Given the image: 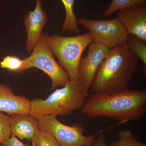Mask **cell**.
I'll use <instances>...</instances> for the list:
<instances>
[{"instance_id":"6da1fadb","label":"cell","mask_w":146,"mask_h":146,"mask_svg":"<svg viewBox=\"0 0 146 146\" xmlns=\"http://www.w3.org/2000/svg\"><path fill=\"white\" fill-rule=\"evenodd\" d=\"M90 118L113 119L121 123L143 119L146 114V89H129L112 95L91 94L81 109Z\"/></svg>"},{"instance_id":"7a4b0ae2","label":"cell","mask_w":146,"mask_h":146,"mask_svg":"<svg viewBox=\"0 0 146 146\" xmlns=\"http://www.w3.org/2000/svg\"><path fill=\"white\" fill-rule=\"evenodd\" d=\"M138 59L125 43L110 49L95 74L91 90L95 94L110 95L125 90L138 67Z\"/></svg>"},{"instance_id":"3957f363","label":"cell","mask_w":146,"mask_h":146,"mask_svg":"<svg viewBox=\"0 0 146 146\" xmlns=\"http://www.w3.org/2000/svg\"><path fill=\"white\" fill-rule=\"evenodd\" d=\"M62 87L56 89L46 99L31 101L29 114L36 118L46 115L67 116L81 109L88 94L79 82L69 79Z\"/></svg>"},{"instance_id":"277c9868","label":"cell","mask_w":146,"mask_h":146,"mask_svg":"<svg viewBox=\"0 0 146 146\" xmlns=\"http://www.w3.org/2000/svg\"><path fill=\"white\" fill-rule=\"evenodd\" d=\"M94 41L91 33L78 36H48V42L59 65L71 80H78V67L84 50Z\"/></svg>"},{"instance_id":"5b68a950","label":"cell","mask_w":146,"mask_h":146,"mask_svg":"<svg viewBox=\"0 0 146 146\" xmlns=\"http://www.w3.org/2000/svg\"><path fill=\"white\" fill-rule=\"evenodd\" d=\"M48 35L43 33L36 46L29 57L24 58L23 71L36 68L48 76L52 81L51 89L65 86L69 77L55 59L48 42Z\"/></svg>"},{"instance_id":"8992f818","label":"cell","mask_w":146,"mask_h":146,"mask_svg":"<svg viewBox=\"0 0 146 146\" xmlns=\"http://www.w3.org/2000/svg\"><path fill=\"white\" fill-rule=\"evenodd\" d=\"M37 119L39 130L51 134L60 146H91L96 142L97 134L84 136L85 128L81 123L65 125L58 121L56 116L51 115Z\"/></svg>"},{"instance_id":"52a82bcc","label":"cell","mask_w":146,"mask_h":146,"mask_svg":"<svg viewBox=\"0 0 146 146\" xmlns=\"http://www.w3.org/2000/svg\"><path fill=\"white\" fill-rule=\"evenodd\" d=\"M77 23L89 31L94 42L106 45L109 48L124 43L128 34L123 25L117 18L110 20L81 18L77 20Z\"/></svg>"},{"instance_id":"ba28073f","label":"cell","mask_w":146,"mask_h":146,"mask_svg":"<svg viewBox=\"0 0 146 146\" xmlns=\"http://www.w3.org/2000/svg\"><path fill=\"white\" fill-rule=\"evenodd\" d=\"M88 46L87 56L81 58L78 67V81L87 94L98 69L107 56L110 49L106 45L94 41Z\"/></svg>"},{"instance_id":"9c48e42d","label":"cell","mask_w":146,"mask_h":146,"mask_svg":"<svg viewBox=\"0 0 146 146\" xmlns=\"http://www.w3.org/2000/svg\"><path fill=\"white\" fill-rule=\"evenodd\" d=\"M117 18L123 25L128 34L146 42V4L121 9Z\"/></svg>"},{"instance_id":"30bf717a","label":"cell","mask_w":146,"mask_h":146,"mask_svg":"<svg viewBox=\"0 0 146 146\" xmlns=\"http://www.w3.org/2000/svg\"><path fill=\"white\" fill-rule=\"evenodd\" d=\"M47 20L46 13L42 9L41 0H36L34 10L29 11L24 16L27 34L26 50L28 53L31 52L39 42Z\"/></svg>"},{"instance_id":"8fae6325","label":"cell","mask_w":146,"mask_h":146,"mask_svg":"<svg viewBox=\"0 0 146 146\" xmlns=\"http://www.w3.org/2000/svg\"><path fill=\"white\" fill-rule=\"evenodd\" d=\"M30 102L25 97L13 94L10 86L0 83V112H5L8 115L29 114Z\"/></svg>"},{"instance_id":"7c38bea8","label":"cell","mask_w":146,"mask_h":146,"mask_svg":"<svg viewBox=\"0 0 146 146\" xmlns=\"http://www.w3.org/2000/svg\"><path fill=\"white\" fill-rule=\"evenodd\" d=\"M11 135L21 140H31L39 130L37 118L29 114L15 113L11 115Z\"/></svg>"},{"instance_id":"4fadbf2b","label":"cell","mask_w":146,"mask_h":146,"mask_svg":"<svg viewBox=\"0 0 146 146\" xmlns=\"http://www.w3.org/2000/svg\"><path fill=\"white\" fill-rule=\"evenodd\" d=\"M125 44L133 54L142 60L144 65L143 75L146 77V42L135 35L128 34Z\"/></svg>"},{"instance_id":"5bb4252c","label":"cell","mask_w":146,"mask_h":146,"mask_svg":"<svg viewBox=\"0 0 146 146\" xmlns=\"http://www.w3.org/2000/svg\"><path fill=\"white\" fill-rule=\"evenodd\" d=\"M65 10V21L62 28L63 32L69 31L80 34V31L77 25V18L74 11V0H60Z\"/></svg>"},{"instance_id":"9a60e30c","label":"cell","mask_w":146,"mask_h":146,"mask_svg":"<svg viewBox=\"0 0 146 146\" xmlns=\"http://www.w3.org/2000/svg\"><path fill=\"white\" fill-rule=\"evenodd\" d=\"M117 135L118 140L112 142L110 146H146L136 139L130 129L119 130Z\"/></svg>"},{"instance_id":"2e32d148","label":"cell","mask_w":146,"mask_h":146,"mask_svg":"<svg viewBox=\"0 0 146 146\" xmlns=\"http://www.w3.org/2000/svg\"><path fill=\"white\" fill-rule=\"evenodd\" d=\"M146 4V0H112L104 16H109L116 11L138 5Z\"/></svg>"},{"instance_id":"e0dca14e","label":"cell","mask_w":146,"mask_h":146,"mask_svg":"<svg viewBox=\"0 0 146 146\" xmlns=\"http://www.w3.org/2000/svg\"><path fill=\"white\" fill-rule=\"evenodd\" d=\"M25 63L24 59H21L15 56H7L0 62V67L11 72L21 73L23 72Z\"/></svg>"},{"instance_id":"ac0fdd59","label":"cell","mask_w":146,"mask_h":146,"mask_svg":"<svg viewBox=\"0 0 146 146\" xmlns=\"http://www.w3.org/2000/svg\"><path fill=\"white\" fill-rule=\"evenodd\" d=\"M30 141L34 146H60L51 134L40 130Z\"/></svg>"},{"instance_id":"d6986e66","label":"cell","mask_w":146,"mask_h":146,"mask_svg":"<svg viewBox=\"0 0 146 146\" xmlns=\"http://www.w3.org/2000/svg\"><path fill=\"white\" fill-rule=\"evenodd\" d=\"M10 117L0 112V144L11 136Z\"/></svg>"},{"instance_id":"ffe728a7","label":"cell","mask_w":146,"mask_h":146,"mask_svg":"<svg viewBox=\"0 0 146 146\" xmlns=\"http://www.w3.org/2000/svg\"><path fill=\"white\" fill-rule=\"evenodd\" d=\"M1 146H34L29 143L25 144L16 138V136L11 135L8 139L1 144Z\"/></svg>"},{"instance_id":"44dd1931","label":"cell","mask_w":146,"mask_h":146,"mask_svg":"<svg viewBox=\"0 0 146 146\" xmlns=\"http://www.w3.org/2000/svg\"><path fill=\"white\" fill-rule=\"evenodd\" d=\"M91 146H108L107 145L106 138L102 133H99L98 138L96 139V142Z\"/></svg>"}]
</instances>
